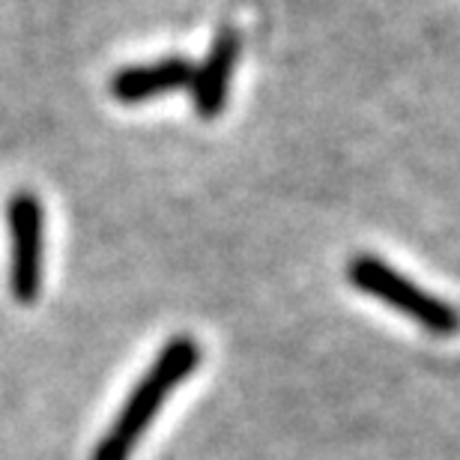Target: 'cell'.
<instances>
[{"instance_id":"6da1fadb","label":"cell","mask_w":460,"mask_h":460,"mask_svg":"<svg viewBox=\"0 0 460 460\" xmlns=\"http://www.w3.org/2000/svg\"><path fill=\"white\" fill-rule=\"evenodd\" d=\"M200 362V344L189 335L171 338L162 347V353L153 358V365L146 367V374L137 380V385L128 394V401L119 407L111 428L105 430V437L99 439L90 460H128L135 452L137 439L144 437V430L153 425L164 401L171 398L173 389L195 374Z\"/></svg>"},{"instance_id":"7a4b0ae2","label":"cell","mask_w":460,"mask_h":460,"mask_svg":"<svg viewBox=\"0 0 460 460\" xmlns=\"http://www.w3.org/2000/svg\"><path fill=\"white\" fill-rule=\"evenodd\" d=\"M347 279L356 290L385 302L389 308L401 311L403 317L416 320L428 332H434V335L460 332V317L446 302H439L437 296H430L428 290H421L419 284L403 279L394 266L380 261V257H371V254L353 257L347 266Z\"/></svg>"},{"instance_id":"3957f363","label":"cell","mask_w":460,"mask_h":460,"mask_svg":"<svg viewBox=\"0 0 460 460\" xmlns=\"http://www.w3.org/2000/svg\"><path fill=\"white\" fill-rule=\"evenodd\" d=\"M9 230V290L18 305H33L42 290L45 209L36 191H15L6 204Z\"/></svg>"},{"instance_id":"277c9868","label":"cell","mask_w":460,"mask_h":460,"mask_svg":"<svg viewBox=\"0 0 460 460\" xmlns=\"http://www.w3.org/2000/svg\"><path fill=\"white\" fill-rule=\"evenodd\" d=\"M239 58V33L234 27L216 33L213 45H209L204 63L191 75V102L195 111L204 119H213L225 111L227 93H230V78H234V66Z\"/></svg>"},{"instance_id":"5b68a950","label":"cell","mask_w":460,"mask_h":460,"mask_svg":"<svg viewBox=\"0 0 460 460\" xmlns=\"http://www.w3.org/2000/svg\"><path fill=\"white\" fill-rule=\"evenodd\" d=\"M195 66L186 58H164L150 66H128L114 72L111 78V96L123 105H137L146 99H155L171 90L189 87Z\"/></svg>"}]
</instances>
